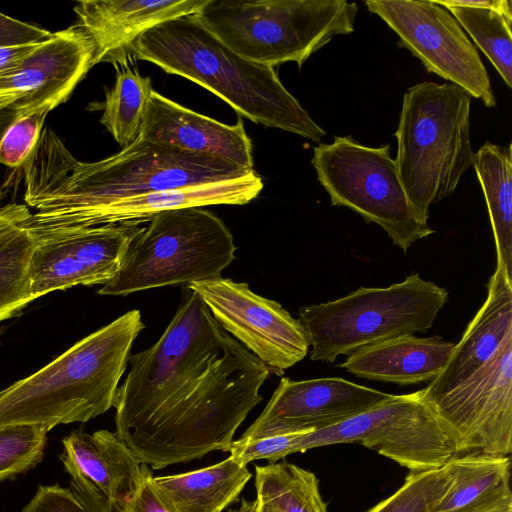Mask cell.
<instances>
[{"label":"cell","mask_w":512,"mask_h":512,"mask_svg":"<svg viewBox=\"0 0 512 512\" xmlns=\"http://www.w3.org/2000/svg\"><path fill=\"white\" fill-rule=\"evenodd\" d=\"M393 396L340 377L282 378L262 413L239 439L330 427Z\"/></svg>","instance_id":"2e32d148"},{"label":"cell","mask_w":512,"mask_h":512,"mask_svg":"<svg viewBox=\"0 0 512 512\" xmlns=\"http://www.w3.org/2000/svg\"><path fill=\"white\" fill-rule=\"evenodd\" d=\"M145 328L133 309L0 391V429L87 422L114 407L134 341Z\"/></svg>","instance_id":"7a4b0ae2"},{"label":"cell","mask_w":512,"mask_h":512,"mask_svg":"<svg viewBox=\"0 0 512 512\" xmlns=\"http://www.w3.org/2000/svg\"><path fill=\"white\" fill-rule=\"evenodd\" d=\"M490 60L512 88V18L500 11L478 7L476 0H438Z\"/></svg>","instance_id":"4316f807"},{"label":"cell","mask_w":512,"mask_h":512,"mask_svg":"<svg viewBox=\"0 0 512 512\" xmlns=\"http://www.w3.org/2000/svg\"><path fill=\"white\" fill-rule=\"evenodd\" d=\"M270 369L229 336L223 354L192 391L127 447L152 469L228 452L234 434L262 401L259 390Z\"/></svg>","instance_id":"3957f363"},{"label":"cell","mask_w":512,"mask_h":512,"mask_svg":"<svg viewBox=\"0 0 512 512\" xmlns=\"http://www.w3.org/2000/svg\"><path fill=\"white\" fill-rule=\"evenodd\" d=\"M448 292L418 273L385 288L360 287L339 299L303 306L298 320L310 359L332 363L340 355L432 327Z\"/></svg>","instance_id":"ba28073f"},{"label":"cell","mask_w":512,"mask_h":512,"mask_svg":"<svg viewBox=\"0 0 512 512\" xmlns=\"http://www.w3.org/2000/svg\"><path fill=\"white\" fill-rule=\"evenodd\" d=\"M49 431L40 425L0 429V482L27 472L42 460Z\"/></svg>","instance_id":"f546056e"},{"label":"cell","mask_w":512,"mask_h":512,"mask_svg":"<svg viewBox=\"0 0 512 512\" xmlns=\"http://www.w3.org/2000/svg\"><path fill=\"white\" fill-rule=\"evenodd\" d=\"M207 0H83L75 7L78 25L95 47V65L128 62L129 46L146 30L197 14Z\"/></svg>","instance_id":"ffe728a7"},{"label":"cell","mask_w":512,"mask_h":512,"mask_svg":"<svg viewBox=\"0 0 512 512\" xmlns=\"http://www.w3.org/2000/svg\"><path fill=\"white\" fill-rule=\"evenodd\" d=\"M140 223L34 234L29 284L34 299L77 285L105 284L117 273Z\"/></svg>","instance_id":"5bb4252c"},{"label":"cell","mask_w":512,"mask_h":512,"mask_svg":"<svg viewBox=\"0 0 512 512\" xmlns=\"http://www.w3.org/2000/svg\"><path fill=\"white\" fill-rule=\"evenodd\" d=\"M228 512H257V500L242 498L239 506L235 509H230Z\"/></svg>","instance_id":"60d3db41"},{"label":"cell","mask_w":512,"mask_h":512,"mask_svg":"<svg viewBox=\"0 0 512 512\" xmlns=\"http://www.w3.org/2000/svg\"><path fill=\"white\" fill-rule=\"evenodd\" d=\"M129 54L204 87L256 124L313 142L326 135L285 88L274 67L241 57L193 15L146 30L129 46Z\"/></svg>","instance_id":"6da1fadb"},{"label":"cell","mask_w":512,"mask_h":512,"mask_svg":"<svg viewBox=\"0 0 512 512\" xmlns=\"http://www.w3.org/2000/svg\"><path fill=\"white\" fill-rule=\"evenodd\" d=\"M2 198L0 192V251L25 230L26 220L31 213L26 204L2 205Z\"/></svg>","instance_id":"d590c367"},{"label":"cell","mask_w":512,"mask_h":512,"mask_svg":"<svg viewBox=\"0 0 512 512\" xmlns=\"http://www.w3.org/2000/svg\"><path fill=\"white\" fill-rule=\"evenodd\" d=\"M33 239L25 228L0 251V322L19 316L34 301L29 284Z\"/></svg>","instance_id":"f1b7e54d"},{"label":"cell","mask_w":512,"mask_h":512,"mask_svg":"<svg viewBox=\"0 0 512 512\" xmlns=\"http://www.w3.org/2000/svg\"><path fill=\"white\" fill-rule=\"evenodd\" d=\"M357 12L347 0H207L193 16L249 61L301 68L335 36L354 32Z\"/></svg>","instance_id":"8992f818"},{"label":"cell","mask_w":512,"mask_h":512,"mask_svg":"<svg viewBox=\"0 0 512 512\" xmlns=\"http://www.w3.org/2000/svg\"><path fill=\"white\" fill-rule=\"evenodd\" d=\"M38 44L0 47V76L16 68Z\"/></svg>","instance_id":"8d00e7d4"},{"label":"cell","mask_w":512,"mask_h":512,"mask_svg":"<svg viewBox=\"0 0 512 512\" xmlns=\"http://www.w3.org/2000/svg\"><path fill=\"white\" fill-rule=\"evenodd\" d=\"M131 241L100 295L126 296L165 286L214 279L235 260L234 238L224 222L204 207L160 212Z\"/></svg>","instance_id":"52a82bcc"},{"label":"cell","mask_w":512,"mask_h":512,"mask_svg":"<svg viewBox=\"0 0 512 512\" xmlns=\"http://www.w3.org/2000/svg\"><path fill=\"white\" fill-rule=\"evenodd\" d=\"M448 484L430 512H468L512 496L511 457L483 452L459 453L444 465Z\"/></svg>","instance_id":"603a6c76"},{"label":"cell","mask_w":512,"mask_h":512,"mask_svg":"<svg viewBox=\"0 0 512 512\" xmlns=\"http://www.w3.org/2000/svg\"><path fill=\"white\" fill-rule=\"evenodd\" d=\"M454 345L440 337L407 335L361 348L339 367L373 381L430 383L446 365Z\"/></svg>","instance_id":"7402d4cb"},{"label":"cell","mask_w":512,"mask_h":512,"mask_svg":"<svg viewBox=\"0 0 512 512\" xmlns=\"http://www.w3.org/2000/svg\"><path fill=\"white\" fill-rule=\"evenodd\" d=\"M3 331H4V327H0V339H1V336L3 334Z\"/></svg>","instance_id":"b9f144b4"},{"label":"cell","mask_w":512,"mask_h":512,"mask_svg":"<svg viewBox=\"0 0 512 512\" xmlns=\"http://www.w3.org/2000/svg\"><path fill=\"white\" fill-rule=\"evenodd\" d=\"M472 166L482 188L492 227L497 261L512 278V145L484 143Z\"/></svg>","instance_id":"d4e9b609"},{"label":"cell","mask_w":512,"mask_h":512,"mask_svg":"<svg viewBox=\"0 0 512 512\" xmlns=\"http://www.w3.org/2000/svg\"><path fill=\"white\" fill-rule=\"evenodd\" d=\"M196 292L222 329L281 374L304 359L308 336L277 301L254 293L247 283L217 277L187 285Z\"/></svg>","instance_id":"4fadbf2b"},{"label":"cell","mask_w":512,"mask_h":512,"mask_svg":"<svg viewBox=\"0 0 512 512\" xmlns=\"http://www.w3.org/2000/svg\"><path fill=\"white\" fill-rule=\"evenodd\" d=\"M256 494L276 502L284 512H326L316 475L286 461L255 465Z\"/></svg>","instance_id":"83f0119b"},{"label":"cell","mask_w":512,"mask_h":512,"mask_svg":"<svg viewBox=\"0 0 512 512\" xmlns=\"http://www.w3.org/2000/svg\"><path fill=\"white\" fill-rule=\"evenodd\" d=\"M22 512H88L72 491L59 484L39 486Z\"/></svg>","instance_id":"d6a6232c"},{"label":"cell","mask_w":512,"mask_h":512,"mask_svg":"<svg viewBox=\"0 0 512 512\" xmlns=\"http://www.w3.org/2000/svg\"><path fill=\"white\" fill-rule=\"evenodd\" d=\"M52 32L28 24L0 12V47L41 43Z\"/></svg>","instance_id":"e575fe53"},{"label":"cell","mask_w":512,"mask_h":512,"mask_svg":"<svg viewBox=\"0 0 512 512\" xmlns=\"http://www.w3.org/2000/svg\"><path fill=\"white\" fill-rule=\"evenodd\" d=\"M468 512H512V496L502 498Z\"/></svg>","instance_id":"74e56055"},{"label":"cell","mask_w":512,"mask_h":512,"mask_svg":"<svg viewBox=\"0 0 512 512\" xmlns=\"http://www.w3.org/2000/svg\"><path fill=\"white\" fill-rule=\"evenodd\" d=\"M62 444L59 458L78 501L88 512H120L142 476V465L132 451L108 430H74Z\"/></svg>","instance_id":"e0dca14e"},{"label":"cell","mask_w":512,"mask_h":512,"mask_svg":"<svg viewBox=\"0 0 512 512\" xmlns=\"http://www.w3.org/2000/svg\"><path fill=\"white\" fill-rule=\"evenodd\" d=\"M229 334L199 295L182 286L176 313L149 348L130 354V370L118 387L116 434L131 443L189 394L223 354Z\"/></svg>","instance_id":"277c9868"},{"label":"cell","mask_w":512,"mask_h":512,"mask_svg":"<svg viewBox=\"0 0 512 512\" xmlns=\"http://www.w3.org/2000/svg\"><path fill=\"white\" fill-rule=\"evenodd\" d=\"M50 111L44 108L21 116L7 129L0 141V163L10 168L22 167L36 145Z\"/></svg>","instance_id":"1f68e13d"},{"label":"cell","mask_w":512,"mask_h":512,"mask_svg":"<svg viewBox=\"0 0 512 512\" xmlns=\"http://www.w3.org/2000/svg\"><path fill=\"white\" fill-rule=\"evenodd\" d=\"M365 5L429 73L450 81L486 107H496L490 77L477 49L444 6L435 0H367Z\"/></svg>","instance_id":"8fae6325"},{"label":"cell","mask_w":512,"mask_h":512,"mask_svg":"<svg viewBox=\"0 0 512 512\" xmlns=\"http://www.w3.org/2000/svg\"><path fill=\"white\" fill-rule=\"evenodd\" d=\"M252 474L231 455L204 468L154 477L175 512H222L236 502Z\"/></svg>","instance_id":"cb8c5ba5"},{"label":"cell","mask_w":512,"mask_h":512,"mask_svg":"<svg viewBox=\"0 0 512 512\" xmlns=\"http://www.w3.org/2000/svg\"><path fill=\"white\" fill-rule=\"evenodd\" d=\"M512 334V278L496 262L489 279L487 297L469 322L442 371L426 388L432 399L461 383L482 367Z\"/></svg>","instance_id":"44dd1931"},{"label":"cell","mask_w":512,"mask_h":512,"mask_svg":"<svg viewBox=\"0 0 512 512\" xmlns=\"http://www.w3.org/2000/svg\"><path fill=\"white\" fill-rule=\"evenodd\" d=\"M471 97L452 83L421 82L403 95L395 163L409 202L428 220L472 166Z\"/></svg>","instance_id":"5b68a950"},{"label":"cell","mask_w":512,"mask_h":512,"mask_svg":"<svg viewBox=\"0 0 512 512\" xmlns=\"http://www.w3.org/2000/svg\"><path fill=\"white\" fill-rule=\"evenodd\" d=\"M448 484L444 466L426 471H410L403 485L367 512H430L431 505Z\"/></svg>","instance_id":"4dcf8cb0"},{"label":"cell","mask_w":512,"mask_h":512,"mask_svg":"<svg viewBox=\"0 0 512 512\" xmlns=\"http://www.w3.org/2000/svg\"><path fill=\"white\" fill-rule=\"evenodd\" d=\"M114 67V85L99 105L103 110L100 122L123 149L139 137L153 88L151 78L141 76L128 62Z\"/></svg>","instance_id":"484cf974"},{"label":"cell","mask_w":512,"mask_h":512,"mask_svg":"<svg viewBox=\"0 0 512 512\" xmlns=\"http://www.w3.org/2000/svg\"><path fill=\"white\" fill-rule=\"evenodd\" d=\"M141 465L139 485L120 512H175L157 488L149 466L144 463Z\"/></svg>","instance_id":"836d02e7"},{"label":"cell","mask_w":512,"mask_h":512,"mask_svg":"<svg viewBox=\"0 0 512 512\" xmlns=\"http://www.w3.org/2000/svg\"><path fill=\"white\" fill-rule=\"evenodd\" d=\"M311 164L331 205L378 224L404 253L434 233L409 202L388 144L369 147L351 136H335L313 148Z\"/></svg>","instance_id":"9c48e42d"},{"label":"cell","mask_w":512,"mask_h":512,"mask_svg":"<svg viewBox=\"0 0 512 512\" xmlns=\"http://www.w3.org/2000/svg\"><path fill=\"white\" fill-rule=\"evenodd\" d=\"M428 402L452 434L457 454L483 452L510 456L512 334L471 376Z\"/></svg>","instance_id":"7c38bea8"},{"label":"cell","mask_w":512,"mask_h":512,"mask_svg":"<svg viewBox=\"0 0 512 512\" xmlns=\"http://www.w3.org/2000/svg\"><path fill=\"white\" fill-rule=\"evenodd\" d=\"M95 65V47L78 25L52 33L13 70L0 76V110L20 117L67 101Z\"/></svg>","instance_id":"9a60e30c"},{"label":"cell","mask_w":512,"mask_h":512,"mask_svg":"<svg viewBox=\"0 0 512 512\" xmlns=\"http://www.w3.org/2000/svg\"><path fill=\"white\" fill-rule=\"evenodd\" d=\"M262 189V178L253 170L241 178L155 191L113 200L86 209L53 230L34 234L101 225L142 224L160 212L182 208L244 205L255 199Z\"/></svg>","instance_id":"d6986e66"},{"label":"cell","mask_w":512,"mask_h":512,"mask_svg":"<svg viewBox=\"0 0 512 512\" xmlns=\"http://www.w3.org/2000/svg\"><path fill=\"white\" fill-rule=\"evenodd\" d=\"M17 113L9 110H0V141L7 129L19 118Z\"/></svg>","instance_id":"ab89813d"},{"label":"cell","mask_w":512,"mask_h":512,"mask_svg":"<svg viewBox=\"0 0 512 512\" xmlns=\"http://www.w3.org/2000/svg\"><path fill=\"white\" fill-rule=\"evenodd\" d=\"M138 139L216 157L253 170V146L239 119L227 125L188 109L154 89Z\"/></svg>","instance_id":"ac0fdd59"},{"label":"cell","mask_w":512,"mask_h":512,"mask_svg":"<svg viewBox=\"0 0 512 512\" xmlns=\"http://www.w3.org/2000/svg\"><path fill=\"white\" fill-rule=\"evenodd\" d=\"M257 512H284L273 500L256 494Z\"/></svg>","instance_id":"f35d334b"},{"label":"cell","mask_w":512,"mask_h":512,"mask_svg":"<svg viewBox=\"0 0 512 512\" xmlns=\"http://www.w3.org/2000/svg\"><path fill=\"white\" fill-rule=\"evenodd\" d=\"M340 443H356L397 462L409 471L442 467L457 454L456 442L424 389L390 400L336 425L303 432L294 453Z\"/></svg>","instance_id":"30bf717a"}]
</instances>
